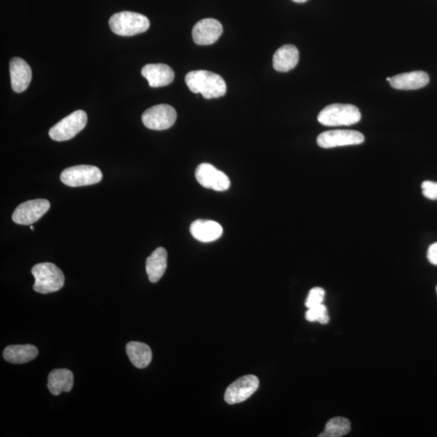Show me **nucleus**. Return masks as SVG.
<instances>
[{
  "label": "nucleus",
  "instance_id": "obj_1",
  "mask_svg": "<svg viewBox=\"0 0 437 437\" xmlns=\"http://www.w3.org/2000/svg\"><path fill=\"white\" fill-rule=\"evenodd\" d=\"M185 80L190 91L202 94L205 99L223 97L227 91L225 82L220 75L204 70L187 73Z\"/></svg>",
  "mask_w": 437,
  "mask_h": 437
},
{
  "label": "nucleus",
  "instance_id": "obj_2",
  "mask_svg": "<svg viewBox=\"0 0 437 437\" xmlns=\"http://www.w3.org/2000/svg\"><path fill=\"white\" fill-rule=\"evenodd\" d=\"M35 283L33 289L38 293H55L63 287L64 275L57 266L50 263L35 265L32 268Z\"/></svg>",
  "mask_w": 437,
  "mask_h": 437
},
{
  "label": "nucleus",
  "instance_id": "obj_3",
  "mask_svg": "<svg viewBox=\"0 0 437 437\" xmlns=\"http://www.w3.org/2000/svg\"><path fill=\"white\" fill-rule=\"evenodd\" d=\"M110 29L119 36L130 37L144 33L150 27L148 17L133 12L114 14L109 22Z\"/></svg>",
  "mask_w": 437,
  "mask_h": 437
},
{
  "label": "nucleus",
  "instance_id": "obj_4",
  "mask_svg": "<svg viewBox=\"0 0 437 437\" xmlns=\"http://www.w3.org/2000/svg\"><path fill=\"white\" fill-rule=\"evenodd\" d=\"M361 114L358 107L349 104L328 105L319 113V122L326 127L351 125L360 121Z\"/></svg>",
  "mask_w": 437,
  "mask_h": 437
},
{
  "label": "nucleus",
  "instance_id": "obj_5",
  "mask_svg": "<svg viewBox=\"0 0 437 437\" xmlns=\"http://www.w3.org/2000/svg\"><path fill=\"white\" fill-rule=\"evenodd\" d=\"M87 122V114L84 110H77L55 124L49 130V137L54 141H67L82 132Z\"/></svg>",
  "mask_w": 437,
  "mask_h": 437
},
{
  "label": "nucleus",
  "instance_id": "obj_6",
  "mask_svg": "<svg viewBox=\"0 0 437 437\" xmlns=\"http://www.w3.org/2000/svg\"><path fill=\"white\" fill-rule=\"evenodd\" d=\"M60 179L68 187H84L100 183L102 179V173L93 165H77L64 169L60 175Z\"/></svg>",
  "mask_w": 437,
  "mask_h": 437
},
{
  "label": "nucleus",
  "instance_id": "obj_7",
  "mask_svg": "<svg viewBox=\"0 0 437 437\" xmlns=\"http://www.w3.org/2000/svg\"><path fill=\"white\" fill-rule=\"evenodd\" d=\"M177 112L169 105H158L146 110L142 115L145 127L154 130H164L173 127Z\"/></svg>",
  "mask_w": 437,
  "mask_h": 437
},
{
  "label": "nucleus",
  "instance_id": "obj_8",
  "mask_svg": "<svg viewBox=\"0 0 437 437\" xmlns=\"http://www.w3.org/2000/svg\"><path fill=\"white\" fill-rule=\"evenodd\" d=\"M365 137L362 133L351 130H335L321 133L316 139L321 148H332L344 146L363 144Z\"/></svg>",
  "mask_w": 437,
  "mask_h": 437
},
{
  "label": "nucleus",
  "instance_id": "obj_9",
  "mask_svg": "<svg viewBox=\"0 0 437 437\" xmlns=\"http://www.w3.org/2000/svg\"><path fill=\"white\" fill-rule=\"evenodd\" d=\"M50 208L47 199H33L19 205L13 214L15 223L22 225H31L41 219Z\"/></svg>",
  "mask_w": 437,
  "mask_h": 437
},
{
  "label": "nucleus",
  "instance_id": "obj_10",
  "mask_svg": "<svg viewBox=\"0 0 437 437\" xmlns=\"http://www.w3.org/2000/svg\"><path fill=\"white\" fill-rule=\"evenodd\" d=\"M195 178L202 187L215 192H225L230 187L228 176L210 164H199L195 170Z\"/></svg>",
  "mask_w": 437,
  "mask_h": 437
},
{
  "label": "nucleus",
  "instance_id": "obj_11",
  "mask_svg": "<svg viewBox=\"0 0 437 437\" xmlns=\"http://www.w3.org/2000/svg\"><path fill=\"white\" fill-rule=\"evenodd\" d=\"M259 386V380L254 375L242 376L231 384L225 391L226 403L233 405L243 403L255 393Z\"/></svg>",
  "mask_w": 437,
  "mask_h": 437
},
{
  "label": "nucleus",
  "instance_id": "obj_12",
  "mask_svg": "<svg viewBox=\"0 0 437 437\" xmlns=\"http://www.w3.org/2000/svg\"><path fill=\"white\" fill-rule=\"evenodd\" d=\"M222 33V24L217 20L206 18L194 24L192 36L196 44L208 46L217 42Z\"/></svg>",
  "mask_w": 437,
  "mask_h": 437
},
{
  "label": "nucleus",
  "instance_id": "obj_13",
  "mask_svg": "<svg viewBox=\"0 0 437 437\" xmlns=\"http://www.w3.org/2000/svg\"><path fill=\"white\" fill-rule=\"evenodd\" d=\"M10 75L13 91L17 93L25 91L31 82V68L21 58L15 57L10 61Z\"/></svg>",
  "mask_w": 437,
  "mask_h": 437
},
{
  "label": "nucleus",
  "instance_id": "obj_14",
  "mask_svg": "<svg viewBox=\"0 0 437 437\" xmlns=\"http://www.w3.org/2000/svg\"><path fill=\"white\" fill-rule=\"evenodd\" d=\"M141 74L152 88L167 86L174 79L173 69L163 63L145 65L141 70Z\"/></svg>",
  "mask_w": 437,
  "mask_h": 437
},
{
  "label": "nucleus",
  "instance_id": "obj_15",
  "mask_svg": "<svg viewBox=\"0 0 437 437\" xmlns=\"http://www.w3.org/2000/svg\"><path fill=\"white\" fill-rule=\"evenodd\" d=\"M190 233L201 243H212L223 234V228L215 221L197 220L190 225Z\"/></svg>",
  "mask_w": 437,
  "mask_h": 437
},
{
  "label": "nucleus",
  "instance_id": "obj_16",
  "mask_svg": "<svg viewBox=\"0 0 437 437\" xmlns=\"http://www.w3.org/2000/svg\"><path fill=\"white\" fill-rule=\"evenodd\" d=\"M429 83V75L422 71H415L394 75L390 79L392 87L399 90H416L424 88Z\"/></svg>",
  "mask_w": 437,
  "mask_h": 437
},
{
  "label": "nucleus",
  "instance_id": "obj_17",
  "mask_svg": "<svg viewBox=\"0 0 437 437\" xmlns=\"http://www.w3.org/2000/svg\"><path fill=\"white\" fill-rule=\"evenodd\" d=\"M299 62V50L293 45H285L276 50L273 56L275 71L287 72L293 70Z\"/></svg>",
  "mask_w": 437,
  "mask_h": 437
},
{
  "label": "nucleus",
  "instance_id": "obj_18",
  "mask_svg": "<svg viewBox=\"0 0 437 437\" xmlns=\"http://www.w3.org/2000/svg\"><path fill=\"white\" fill-rule=\"evenodd\" d=\"M167 250L159 247L146 261V271L150 282L157 283L162 279L167 268Z\"/></svg>",
  "mask_w": 437,
  "mask_h": 437
},
{
  "label": "nucleus",
  "instance_id": "obj_19",
  "mask_svg": "<svg viewBox=\"0 0 437 437\" xmlns=\"http://www.w3.org/2000/svg\"><path fill=\"white\" fill-rule=\"evenodd\" d=\"M74 384V376L66 369H54L48 376V389L53 395L58 396L62 392H70Z\"/></svg>",
  "mask_w": 437,
  "mask_h": 437
},
{
  "label": "nucleus",
  "instance_id": "obj_20",
  "mask_svg": "<svg viewBox=\"0 0 437 437\" xmlns=\"http://www.w3.org/2000/svg\"><path fill=\"white\" fill-rule=\"evenodd\" d=\"M38 355V348L31 344L8 346L3 351L5 360L14 365L28 363L36 359Z\"/></svg>",
  "mask_w": 437,
  "mask_h": 437
},
{
  "label": "nucleus",
  "instance_id": "obj_21",
  "mask_svg": "<svg viewBox=\"0 0 437 437\" xmlns=\"http://www.w3.org/2000/svg\"><path fill=\"white\" fill-rule=\"evenodd\" d=\"M125 348L130 362L138 369L146 368L152 361V350L147 344L139 342H130Z\"/></svg>",
  "mask_w": 437,
  "mask_h": 437
},
{
  "label": "nucleus",
  "instance_id": "obj_22",
  "mask_svg": "<svg viewBox=\"0 0 437 437\" xmlns=\"http://www.w3.org/2000/svg\"><path fill=\"white\" fill-rule=\"evenodd\" d=\"M351 431L349 420L344 417H335L328 422L325 430L319 437H342L348 434Z\"/></svg>",
  "mask_w": 437,
  "mask_h": 437
},
{
  "label": "nucleus",
  "instance_id": "obj_23",
  "mask_svg": "<svg viewBox=\"0 0 437 437\" xmlns=\"http://www.w3.org/2000/svg\"><path fill=\"white\" fill-rule=\"evenodd\" d=\"M305 319L310 323L318 321L321 324H328L330 321L328 309L323 304L309 309L305 313Z\"/></svg>",
  "mask_w": 437,
  "mask_h": 437
},
{
  "label": "nucleus",
  "instance_id": "obj_24",
  "mask_svg": "<svg viewBox=\"0 0 437 437\" xmlns=\"http://www.w3.org/2000/svg\"><path fill=\"white\" fill-rule=\"evenodd\" d=\"M325 298V290L316 287L309 291L307 299L305 301V306L308 309L315 307L323 304Z\"/></svg>",
  "mask_w": 437,
  "mask_h": 437
},
{
  "label": "nucleus",
  "instance_id": "obj_25",
  "mask_svg": "<svg viewBox=\"0 0 437 437\" xmlns=\"http://www.w3.org/2000/svg\"><path fill=\"white\" fill-rule=\"evenodd\" d=\"M421 187L424 197L431 200L437 199V183L425 181Z\"/></svg>",
  "mask_w": 437,
  "mask_h": 437
},
{
  "label": "nucleus",
  "instance_id": "obj_26",
  "mask_svg": "<svg viewBox=\"0 0 437 437\" xmlns=\"http://www.w3.org/2000/svg\"><path fill=\"white\" fill-rule=\"evenodd\" d=\"M428 259L431 264L437 266V243L430 245Z\"/></svg>",
  "mask_w": 437,
  "mask_h": 437
},
{
  "label": "nucleus",
  "instance_id": "obj_27",
  "mask_svg": "<svg viewBox=\"0 0 437 437\" xmlns=\"http://www.w3.org/2000/svg\"><path fill=\"white\" fill-rule=\"evenodd\" d=\"M293 1L295 3H302L308 1V0H293Z\"/></svg>",
  "mask_w": 437,
  "mask_h": 437
},
{
  "label": "nucleus",
  "instance_id": "obj_28",
  "mask_svg": "<svg viewBox=\"0 0 437 437\" xmlns=\"http://www.w3.org/2000/svg\"><path fill=\"white\" fill-rule=\"evenodd\" d=\"M390 79H391V77H388V78H386V80H388V82H390Z\"/></svg>",
  "mask_w": 437,
  "mask_h": 437
},
{
  "label": "nucleus",
  "instance_id": "obj_29",
  "mask_svg": "<svg viewBox=\"0 0 437 437\" xmlns=\"http://www.w3.org/2000/svg\"><path fill=\"white\" fill-rule=\"evenodd\" d=\"M30 229H31L32 230H33V225H30Z\"/></svg>",
  "mask_w": 437,
  "mask_h": 437
},
{
  "label": "nucleus",
  "instance_id": "obj_30",
  "mask_svg": "<svg viewBox=\"0 0 437 437\" xmlns=\"http://www.w3.org/2000/svg\"><path fill=\"white\" fill-rule=\"evenodd\" d=\"M436 293H437V287H436Z\"/></svg>",
  "mask_w": 437,
  "mask_h": 437
}]
</instances>
